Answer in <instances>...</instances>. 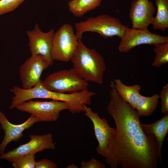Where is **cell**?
<instances>
[{
    "label": "cell",
    "instance_id": "6da1fadb",
    "mask_svg": "<svg viewBox=\"0 0 168 168\" xmlns=\"http://www.w3.org/2000/svg\"><path fill=\"white\" fill-rule=\"evenodd\" d=\"M107 110L113 118L116 131L110 139L105 162L111 168H157L162 164L156 139L142 129L137 110L110 85Z\"/></svg>",
    "mask_w": 168,
    "mask_h": 168
},
{
    "label": "cell",
    "instance_id": "7a4b0ae2",
    "mask_svg": "<svg viewBox=\"0 0 168 168\" xmlns=\"http://www.w3.org/2000/svg\"><path fill=\"white\" fill-rule=\"evenodd\" d=\"M78 38L77 49L71 60L73 68L87 82L102 84L106 69L104 58L95 49L88 48Z\"/></svg>",
    "mask_w": 168,
    "mask_h": 168
},
{
    "label": "cell",
    "instance_id": "3957f363",
    "mask_svg": "<svg viewBox=\"0 0 168 168\" xmlns=\"http://www.w3.org/2000/svg\"><path fill=\"white\" fill-rule=\"evenodd\" d=\"M75 34L78 38L86 32H96L106 39L117 36L121 39L128 28L118 18L107 14L88 18L85 21L75 24Z\"/></svg>",
    "mask_w": 168,
    "mask_h": 168
},
{
    "label": "cell",
    "instance_id": "277c9868",
    "mask_svg": "<svg viewBox=\"0 0 168 168\" xmlns=\"http://www.w3.org/2000/svg\"><path fill=\"white\" fill-rule=\"evenodd\" d=\"M44 87L53 92L72 93L87 89L88 83L73 68L63 69L49 75L42 81Z\"/></svg>",
    "mask_w": 168,
    "mask_h": 168
},
{
    "label": "cell",
    "instance_id": "5b68a950",
    "mask_svg": "<svg viewBox=\"0 0 168 168\" xmlns=\"http://www.w3.org/2000/svg\"><path fill=\"white\" fill-rule=\"evenodd\" d=\"M78 37L71 25L64 24L54 33L51 55L53 60L67 62L75 52Z\"/></svg>",
    "mask_w": 168,
    "mask_h": 168
},
{
    "label": "cell",
    "instance_id": "8992f818",
    "mask_svg": "<svg viewBox=\"0 0 168 168\" xmlns=\"http://www.w3.org/2000/svg\"><path fill=\"white\" fill-rule=\"evenodd\" d=\"M15 108L28 113L36 117L40 122H54L57 120L61 112L69 109L64 102L53 100L41 101L30 100L17 105Z\"/></svg>",
    "mask_w": 168,
    "mask_h": 168
},
{
    "label": "cell",
    "instance_id": "52a82bcc",
    "mask_svg": "<svg viewBox=\"0 0 168 168\" xmlns=\"http://www.w3.org/2000/svg\"><path fill=\"white\" fill-rule=\"evenodd\" d=\"M120 40L118 49L120 52L124 53L140 45H154L160 43L168 42V37L152 33L147 28L128 27Z\"/></svg>",
    "mask_w": 168,
    "mask_h": 168
},
{
    "label": "cell",
    "instance_id": "ba28073f",
    "mask_svg": "<svg viewBox=\"0 0 168 168\" xmlns=\"http://www.w3.org/2000/svg\"><path fill=\"white\" fill-rule=\"evenodd\" d=\"M30 140L28 142L4 153L1 155L0 159L12 163L16 158L23 155L30 153L35 154L44 150L55 148L53 135L50 133L42 135L30 134Z\"/></svg>",
    "mask_w": 168,
    "mask_h": 168
},
{
    "label": "cell",
    "instance_id": "9c48e42d",
    "mask_svg": "<svg viewBox=\"0 0 168 168\" xmlns=\"http://www.w3.org/2000/svg\"><path fill=\"white\" fill-rule=\"evenodd\" d=\"M54 32L53 29L47 32H43L37 23L35 24L32 30L26 31L31 54L42 57L50 66L53 64L54 61L51 57V52Z\"/></svg>",
    "mask_w": 168,
    "mask_h": 168
},
{
    "label": "cell",
    "instance_id": "30bf717a",
    "mask_svg": "<svg viewBox=\"0 0 168 168\" xmlns=\"http://www.w3.org/2000/svg\"><path fill=\"white\" fill-rule=\"evenodd\" d=\"M50 66L49 63L42 57L31 54L19 68L22 88L29 89L39 83L43 71Z\"/></svg>",
    "mask_w": 168,
    "mask_h": 168
},
{
    "label": "cell",
    "instance_id": "8fae6325",
    "mask_svg": "<svg viewBox=\"0 0 168 168\" xmlns=\"http://www.w3.org/2000/svg\"><path fill=\"white\" fill-rule=\"evenodd\" d=\"M82 105L85 115L91 120L93 124L95 135L98 143L96 152L105 157L108 141L115 133L116 129L110 126L105 118H100L97 113L93 111L86 105L83 104Z\"/></svg>",
    "mask_w": 168,
    "mask_h": 168
},
{
    "label": "cell",
    "instance_id": "7c38bea8",
    "mask_svg": "<svg viewBox=\"0 0 168 168\" xmlns=\"http://www.w3.org/2000/svg\"><path fill=\"white\" fill-rule=\"evenodd\" d=\"M39 122L38 119L31 114L30 117L23 123L14 124L11 123L5 114L0 110V125L3 131L4 136L0 144V154L4 153L8 144L12 141L17 142L23 136V132L31 127L35 123Z\"/></svg>",
    "mask_w": 168,
    "mask_h": 168
},
{
    "label": "cell",
    "instance_id": "4fadbf2b",
    "mask_svg": "<svg viewBox=\"0 0 168 168\" xmlns=\"http://www.w3.org/2000/svg\"><path fill=\"white\" fill-rule=\"evenodd\" d=\"M156 7L149 0H133L131 3L129 16L132 28H147L154 17Z\"/></svg>",
    "mask_w": 168,
    "mask_h": 168
},
{
    "label": "cell",
    "instance_id": "5bb4252c",
    "mask_svg": "<svg viewBox=\"0 0 168 168\" xmlns=\"http://www.w3.org/2000/svg\"><path fill=\"white\" fill-rule=\"evenodd\" d=\"M143 130L152 135L155 137L158 147L160 155L161 156V149L168 132V113L164 114L160 119L150 124H141Z\"/></svg>",
    "mask_w": 168,
    "mask_h": 168
},
{
    "label": "cell",
    "instance_id": "9a60e30c",
    "mask_svg": "<svg viewBox=\"0 0 168 168\" xmlns=\"http://www.w3.org/2000/svg\"><path fill=\"white\" fill-rule=\"evenodd\" d=\"M114 82L115 89L121 97L135 109L141 86L138 84L126 85L119 79H114Z\"/></svg>",
    "mask_w": 168,
    "mask_h": 168
},
{
    "label": "cell",
    "instance_id": "2e32d148",
    "mask_svg": "<svg viewBox=\"0 0 168 168\" xmlns=\"http://www.w3.org/2000/svg\"><path fill=\"white\" fill-rule=\"evenodd\" d=\"M102 0H70L68 3L69 11L77 17H82L85 14L99 7Z\"/></svg>",
    "mask_w": 168,
    "mask_h": 168
},
{
    "label": "cell",
    "instance_id": "e0dca14e",
    "mask_svg": "<svg viewBox=\"0 0 168 168\" xmlns=\"http://www.w3.org/2000/svg\"><path fill=\"white\" fill-rule=\"evenodd\" d=\"M159 98L158 94H154L151 96H145L141 94L135 109L139 116H148L152 114L157 107Z\"/></svg>",
    "mask_w": 168,
    "mask_h": 168
},
{
    "label": "cell",
    "instance_id": "ac0fdd59",
    "mask_svg": "<svg viewBox=\"0 0 168 168\" xmlns=\"http://www.w3.org/2000/svg\"><path fill=\"white\" fill-rule=\"evenodd\" d=\"M157 12L151 25L154 30L164 31L168 28V0H155Z\"/></svg>",
    "mask_w": 168,
    "mask_h": 168
},
{
    "label": "cell",
    "instance_id": "d6986e66",
    "mask_svg": "<svg viewBox=\"0 0 168 168\" xmlns=\"http://www.w3.org/2000/svg\"><path fill=\"white\" fill-rule=\"evenodd\" d=\"M153 49L156 55L152 64V67L158 68L168 63V42L157 44Z\"/></svg>",
    "mask_w": 168,
    "mask_h": 168
},
{
    "label": "cell",
    "instance_id": "ffe728a7",
    "mask_svg": "<svg viewBox=\"0 0 168 168\" xmlns=\"http://www.w3.org/2000/svg\"><path fill=\"white\" fill-rule=\"evenodd\" d=\"M35 154L30 153L20 156L12 162L14 168H35Z\"/></svg>",
    "mask_w": 168,
    "mask_h": 168
},
{
    "label": "cell",
    "instance_id": "44dd1931",
    "mask_svg": "<svg viewBox=\"0 0 168 168\" xmlns=\"http://www.w3.org/2000/svg\"><path fill=\"white\" fill-rule=\"evenodd\" d=\"M25 0H0V15L15 10Z\"/></svg>",
    "mask_w": 168,
    "mask_h": 168
},
{
    "label": "cell",
    "instance_id": "7402d4cb",
    "mask_svg": "<svg viewBox=\"0 0 168 168\" xmlns=\"http://www.w3.org/2000/svg\"><path fill=\"white\" fill-rule=\"evenodd\" d=\"M161 99V112L164 114L168 113V84L164 86L159 95Z\"/></svg>",
    "mask_w": 168,
    "mask_h": 168
},
{
    "label": "cell",
    "instance_id": "603a6c76",
    "mask_svg": "<svg viewBox=\"0 0 168 168\" xmlns=\"http://www.w3.org/2000/svg\"><path fill=\"white\" fill-rule=\"evenodd\" d=\"M81 168H105V165L94 157L91 158L89 161H82L81 162Z\"/></svg>",
    "mask_w": 168,
    "mask_h": 168
},
{
    "label": "cell",
    "instance_id": "cb8c5ba5",
    "mask_svg": "<svg viewBox=\"0 0 168 168\" xmlns=\"http://www.w3.org/2000/svg\"><path fill=\"white\" fill-rule=\"evenodd\" d=\"M57 165L51 160L44 159L36 162L35 168H56Z\"/></svg>",
    "mask_w": 168,
    "mask_h": 168
},
{
    "label": "cell",
    "instance_id": "d4e9b609",
    "mask_svg": "<svg viewBox=\"0 0 168 168\" xmlns=\"http://www.w3.org/2000/svg\"><path fill=\"white\" fill-rule=\"evenodd\" d=\"M66 168H78V167L74 164L69 165Z\"/></svg>",
    "mask_w": 168,
    "mask_h": 168
},
{
    "label": "cell",
    "instance_id": "484cf974",
    "mask_svg": "<svg viewBox=\"0 0 168 168\" xmlns=\"http://www.w3.org/2000/svg\"><path fill=\"white\" fill-rule=\"evenodd\" d=\"M0 168H1V167H0Z\"/></svg>",
    "mask_w": 168,
    "mask_h": 168
}]
</instances>
